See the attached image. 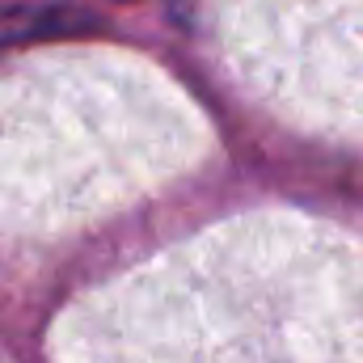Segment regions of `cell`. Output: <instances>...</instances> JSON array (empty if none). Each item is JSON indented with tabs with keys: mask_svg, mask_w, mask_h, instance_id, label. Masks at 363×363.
Wrapping results in <instances>:
<instances>
[{
	"mask_svg": "<svg viewBox=\"0 0 363 363\" xmlns=\"http://www.w3.org/2000/svg\"><path fill=\"white\" fill-rule=\"evenodd\" d=\"M101 26V17L85 4L68 0H17L0 4V51L26 47V43H51V38H77Z\"/></svg>",
	"mask_w": 363,
	"mask_h": 363,
	"instance_id": "cell-1",
	"label": "cell"
}]
</instances>
